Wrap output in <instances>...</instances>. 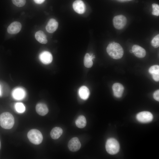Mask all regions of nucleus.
<instances>
[{
    "label": "nucleus",
    "instance_id": "25",
    "mask_svg": "<svg viewBox=\"0 0 159 159\" xmlns=\"http://www.w3.org/2000/svg\"><path fill=\"white\" fill-rule=\"evenodd\" d=\"M153 11L152 14L153 15L158 16L159 15V6L156 4H152Z\"/></svg>",
    "mask_w": 159,
    "mask_h": 159
},
{
    "label": "nucleus",
    "instance_id": "14",
    "mask_svg": "<svg viewBox=\"0 0 159 159\" xmlns=\"http://www.w3.org/2000/svg\"><path fill=\"white\" fill-rule=\"evenodd\" d=\"M36 110L37 113L41 116L45 115L49 111L47 105L42 103H39L36 105Z\"/></svg>",
    "mask_w": 159,
    "mask_h": 159
},
{
    "label": "nucleus",
    "instance_id": "21",
    "mask_svg": "<svg viewBox=\"0 0 159 159\" xmlns=\"http://www.w3.org/2000/svg\"><path fill=\"white\" fill-rule=\"evenodd\" d=\"M87 121L85 117L81 115L79 116L75 121L76 126L78 128H82L85 127L86 125Z\"/></svg>",
    "mask_w": 159,
    "mask_h": 159
},
{
    "label": "nucleus",
    "instance_id": "16",
    "mask_svg": "<svg viewBox=\"0 0 159 159\" xmlns=\"http://www.w3.org/2000/svg\"><path fill=\"white\" fill-rule=\"evenodd\" d=\"M149 72L152 74L153 78L156 81L159 80V66L155 65L151 66L149 70Z\"/></svg>",
    "mask_w": 159,
    "mask_h": 159
},
{
    "label": "nucleus",
    "instance_id": "24",
    "mask_svg": "<svg viewBox=\"0 0 159 159\" xmlns=\"http://www.w3.org/2000/svg\"><path fill=\"white\" fill-rule=\"evenodd\" d=\"M12 1L15 5L18 7L23 6L26 3V0H12Z\"/></svg>",
    "mask_w": 159,
    "mask_h": 159
},
{
    "label": "nucleus",
    "instance_id": "13",
    "mask_svg": "<svg viewBox=\"0 0 159 159\" xmlns=\"http://www.w3.org/2000/svg\"><path fill=\"white\" fill-rule=\"evenodd\" d=\"M57 21L54 19H49L46 26V29L47 32L53 33L57 29L58 27Z\"/></svg>",
    "mask_w": 159,
    "mask_h": 159
},
{
    "label": "nucleus",
    "instance_id": "1",
    "mask_svg": "<svg viewBox=\"0 0 159 159\" xmlns=\"http://www.w3.org/2000/svg\"><path fill=\"white\" fill-rule=\"evenodd\" d=\"M106 50L109 55L115 59H120L124 54V50L121 46L116 42L110 44L107 48Z\"/></svg>",
    "mask_w": 159,
    "mask_h": 159
},
{
    "label": "nucleus",
    "instance_id": "4",
    "mask_svg": "<svg viewBox=\"0 0 159 159\" xmlns=\"http://www.w3.org/2000/svg\"><path fill=\"white\" fill-rule=\"evenodd\" d=\"M28 138L31 142L35 145H39L42 142V135L38 130L32 129L30 130L27 133Z\"/></svg>",
    "mask_w": 159,
    "mask_h": 159
},
{
    "label": "nucleus",
    "instance_id": "20",
    "mask_svg": "<svg viewBox=\"0 0 159 159\" xmlns=\"http://www.w3.org/2000/svg\"><path fill=\"white\" fill-rule=\"evenodd\" d=\"M94 56L92 54L90 55L89 53H86L84 57V64L87 68H90L93 65L92 59L94 58Z\"/></svg>",
    "mask_w": 159,
    "mask_h": 159
},
{
    "label": "nucleus",
    "instance_id": "5",
    "mask_svg": "<svg viewBox=\"0 0 159 159\" xmlns=\"http://www.w3.org/2000/svg\"><path fill=\"white\" fill-rule=\"evenodd\" d=\"M114 27L117 29L123 28L126 25L127 20L125 17L122 15H118L114 17L113 20Z\"/></svg>",
    "mask_w": 159,
    "mask_h": 159
},
{
    "label": "nucleus",
    "instance_id": "15",
    "mask_svg": "<svg viewBox=\"0 0 159 159\" xmlns=\"http://www.w3.org/2000/svg\"><path fill=\"white\" fill-rule=\"evenodd\" d=\"M12 96L15 99L21 100L25 97V92L24 89L21 88H16L13 91Z\"/></svg>",
    "mask_w": 159,
    "mask_h": 159
},
{
    "label": "nucleus",
    "instance_id": "17",
    "mask_svg": "<svg viewBox=\"0 0 159 159\" xmlns=\"http://www.w3.org/2000/svg\"><path fill=\"white\" fill-rule=\"evenodd\" d=\"M35 37L36 39L40 43L46 44L47 42V37L42 31L39 30L36 32Z\"/></svg>",
    "mask_w": 159,
    "mask_h": 159
},
{
    "label": "nucleus",
    "instance_id": "29",
    "mask_svg": "<svg viewBox=\"0 0 159 159\" xmlns=\"http://www.w3.org/2000/svg\"><path fill=\"white\" fill-rule=\"evenodd\" d=\"M1 141L0 140V149H1Z\"/></svg>",
    "mask_w": 159,
    "mask_h": 159
},
{
    "label": "nucleus",
    "instance_id": "19",
    "mask_svg": "<svg viewBox=\"0 0 159 159\" xmlns=\"http://www.w3.org/2000/svg\"><path fill=\"white\" fill-rule=\"evenodd\" d=\"M63 132V130L59 127H55L53 128L50 132V136L54 139H58L62 135Z\"/></svg>",
    "mask_w": 159,
    "mask_h": 159
},
{
    "label": "nucleus",
    "instance_id": "7",
    "mask_svg": "<svg viewBox=\"0 0 159 159\" xmlns=\"http://www.w3.org/2000/svg\"><path fill=\"white\" fill-rule=\"evenodd\" d=\"M68 147L70 151L76 152L80 149L81 147V144L77 138L74 137L69 141Z\"/></svg>",
    "mask_w": 159,
    "mask_h": 159
},
{
    "label": "nucleus",
    "instance_id": "23",
    "mask_svg": "<svg viewBox=\"0 0 159 159\" xmlns=\"http://www.w3.org/2000/svg\"><path fill=\"white\" fill-rule=\"evenodd\" d=\"M152 45L154 48H156L159 46V34L155 36L151 41Z\"/></svg>",
    "mask_w": 159,
    "mask_h": 159
},
{
    "label": "nucleus",
    "instance_id": "18",
    "mask_svg": "<svg viewBox=\"0 0 159 159\" xmlns=\"http://www.w3.org/2000/svg\"><path fill=\"white\" fill-rule=\"evenodd\" d=\"M80 97L83 100H86L89 97L90 95V91L86 87L83 86L80 87L79 91Z\"/></svg>",
    "mask_w": 159,
    "mask_h": 159
},
{
    "label": "nucleus",
    "instance_id": "26",
    "mask_svg": "<svg viewBox=\"0 0 159 159\" xmlns=\"http://www.w3.org/2000/svg\"><path fill=\"white\" fill-rule=\"evenodd\" d=\"M153 96L154 99L157 101L159 100V90H157L154 93Z\"/></svg>",
    "mask_w": 159,
    "mask_h": 159
},
{
    "label": "nucleus",
    "instance_id": "8",
    "mask_svg": "<svg viewBox=\"0 0 159 159\" xmlns=\"http://www.w3.org/2000/svg\"><path fill=\"white\" fill-rule=\"evenodd\" d=\"M21 25L18 21H14L11 23L7 29L8 32L11 34L17 33L21 30Z\"/></svg>",
    "mask_w": 159,
    "mask_h": 159
},
{
    "label": "nucleus",
    "instance_id": "6",
    "mask_svg": "<svg viewBox=\"0 0 159 159\" xmlns=\"http://www.w3.org/2000/svg\"><path fill=\"white\" fill-rule=\"evenodd\" d=\"M136 119L141 122L146 123L151 121L153 119V116L152 114L149 112L143 111L137 114Z\"/></svg>",
    "mask_w": 159,
    "mask_h": 159
},
{
    "label": "nucleus",
    "instance_id": "27",
    "mask_svg": "<svg viewBox=\"0 0 159 159\" xmlns=\"http://www.w3.org/2000/svg\"><path fill=\"white\" fill-rule=\"evenodd\" d=\"M35 3L37 4H41L43 3L45 0H34Z\"/></svg>",
    "mask_w": 159,
    "mask_h": 159
},
{
    "label": "nucleus",
    "instance_id": "3",
    "mask_svg": "<svg viewBox=\"0 0 159 159\" xmlns=\"http://www.w3.org/2000/svg\"><path fill=\"white\" fill-rule=\"evenodd\" d=\"M105 148L108 153L114 155L119 152L120 147L119 143L117 140L114 138H111L107 140Z\"/></svg>",
    "mask_w": 159,
    "mask_h": 159
},
{
    "label": "nucleus",
    "instance_id": "10",
    "mask_svg": "<svg viewBox=\"0 0 159 159\" xmlns=\"http://www.w3.org/2000/svg\"><path fill=\"white\" fill-rule=\"evenodd\" d=\"M39 59L40 61L44 64H48L52 60V56L51 54L47 51L41 52L39 55Z\"/></svg>",
    "mask_w": 159,
    "mask_h": 159
},
{
    "label": "nucleus",
    "instance_id": "12",
    "mask_svg": "<svg viewBox=\"0 0 159 159\" xmlns=\"http://www.w3.org/2000/svg\"><path fill=\"white\" fill-rule=\"evenodd\" d=\"M132 50L135 56L139 58H143L145 56L146 54L145 50L137 45H133L132 47Z\"/></svg>",
    "mask_w": 159,
    "mask_h": 159
},
{
    "label": "nucleus",
    "instance_id": "9",
    "mask_svg": "<svg viewBox=\"0 0 159 159\" xmlns=\"http://www.w3.org/2000/svg\"><path fill=\"white\" fill-rule=\"evenodd\" d=\"M74 11L79 14H82L85 11V7L83 2L81 0L74 1L72 4Z\"/></svg>",
    "mask_w": 159,
    "mask_h": 159
},
{
    "label": "nucleus",
    "instance_id": "28",
    "mask_svg": "<svg viewBox=\"0 0 159 159\" xmlns=\"http://www.w3.org/2000/svg\"><path fill=\"white\" fill-rule=\"evenodd\" d=\"M1 87L0 86V95H1Z\"/></svg>",
    "mask_w": 159,
    "mask_h": 159
},
{
    "label": "nucleus",
    "instance_id": "30",
    "mask_svg": "<svg viewBox=\"0 0 159 159\" xmlns=\"http://www.w3.org/2000/svg\"><path fill=\"white\" fill-rule=\"evenodd\" d=\"M130 52H131V53H132V50H130Z\"/></svg>",
    "mask_w": 159,
    "mask_h": 159
},
{
    "label": "nucleus",
    "instance_id": "22",
    "mask_svg": "<svg viewBox=\"0 0 159 159\" xmlns=\"http://www.w3.org/2000/svg\"><path fill=\"white\" fill-rule=\"evenodd\" d=\"M15 108L16 111L19 113H23L24 112L25 107L23 104L21 103L18 102L16 104Z\"/></svg>",
    "mask_w": 159,
    "mask_h": 159
},
{
    "label": "nucleus",
    "instance_id": "2",
    "mask_svg": "<svg viewBox=\"0 0 159 159\" xmlns=\"http://www.w3.org/2000/svg\"><path fill=\"white\" fill-rule=\"evenodd\" d=\"M14 118L10 113L4 112L0 115V125L3 128L10 129L14 126Z\"/></svg>",
    "mask_w": 159,
    "mask_h": 159
},
{
    "label": "nucleus",
    "instance_id": "11",
    "mask_svg": "<svg viewBox=\"0 0 159 159\" xmlns=\"http://www.w3.org/2000/svg\"><path fill=\"white\" fill-rule=\"evenodd\" d=\"M112 89L114 95L115 97L120 98L122 97L124 88L121 84L118 83H114Z\"/></svg>",
    "mask_w": 159,
    "mask_h": 159
}]
</instances>
